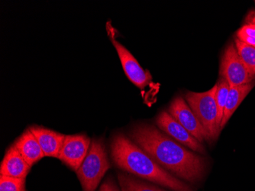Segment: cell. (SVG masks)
Here are the masks:
<instances>
[{
    "label": "cell",
    "mask_w": 255,
    "mask_h": 191,
    "mask_svg": "<svg viewBox=\"0 0 255 191\" xmlns=\"http://www.w3.org/2000/svg\"><path fill=\"white\" fill-rule=\"evenodd\" d=\"M131 140L170 173L189 182L200 181L206 171V159L190 152L160 129L149 124L134 126Z\"/></svg>",
    "instance_id": "cell-1"
},
{
    "label": "cell",
    "mask_w": 255,
    "mask_h": 191,
    "mask_svg": "<svg viewBox=\"0 0 255 191\" xmlns=\"http://www.w3.org/2000/svg\"><path fill=\"white\" fill-rule=\"evenodd\" d=\"M110 149L115 165L124 172L174 191H193L191 187L163 169L123 133L113 136Z\"/></svg>",
    "instance_id": "cell-2"
},
{
    "label": "cell",
    "mask_w": 255,
    "mask_h": 191,
    "mask_svg": "<svg viewBox=\"0 0 255 191\" xmlns=\"http://www.w3.org/2000/svg\"><path fill=\"white\" fill-rule=\"evenodd\" d=\"M110 168L104 142L102 139H93L85 159L76 172L84 191H95Z\"/></svg>",
    "instance_id": "cell-3"
},
{
    "label": "cell",
    "mask_w": 255,
    "mask_h": 191,
    "mask_svg": "<svg viewBox=\"0 0 255 191\" xmlns=\"http://www.w3.org/2000/svg\"><path fill=\"white\" fill-rule=\"evenodd\" d=\"M216 92L215 85L210 90L203 93L189 91L185 95V100L206 131L208 142L216 140L221 132L219 124Z\"/></svg>",
    "instance_id": "cell-4"
},
{
    "label": "cell",
    "mask_w": 255,
    "mask_h": 191,
    "mask_svg": "<svg viewBox=\"0 0 255 191\" xmlns=\"http://www.w3.org/2000/svg\"><path fill=\"white\" fill-rule=\"evenodd\" d=\"M219 77L224 78L230 87L255 81V76L249 72L239 57L235 43L229 44L223 52L219 67Z\"/></svg>",
    "instance_id": "cell-5"
},
{
    "label": "cell",
    "mask_w": 255,
    "mask_h": 191,
    "mask_svg": "<svg viewBox=\"0 0 255 191\" xmlns=\"http://www.w3.org/2000/svg\"><path fill=\"white\" fill-rule=\"evenodd\" d=\"M156 123L162 132L173 138L180 144L202 155L206 154L203 143L192 136L187 129L172 117L168 112L162 111L157 116Z\"/></svg>",
    "instance_id": "cell-6"
},
{
    "label": "cell",
    "mask_w": 255,
    "mask_h": 191,
    "mask_svg": "<svg viewBox=\"0 0 255 191\" xmlns=\"http://www.w3.org/2000/svg\"><path fill=\"white\" fill-rule=\"evenodd\" d=\"M90 144L91 139L86 135L66 136L58 159L77 172L88 153Z\"/></svg>",
    "instance_id": "cell-7"
},
{
    "label": "cell",
    "mask_w": 255,
    "mask_h": 191,
    "mask_svg": "<svg viewBox=\"0 0 255 191\" xmlns=\"http://www.w3.org/2000/svg\"><path fill=\"white\" fill-rule=\"evenodd\" d=\"M168 113L199 142L203 143L204 140L207 141L204 128L183 97H176L170 103Z\"/></svg>",
    "instance_id": "cell-8"
},
{
    "label": "cell",
    "mask_w": 255,
    "mask_h": 191,
    "mask_svg": "<svg viewBox=\"0 0 255 191\" xmlns=\"http://www.w3.org/2000/svg\"><path fill=\"white\" fill-rule=\"evenodd\" d=\"M113 46L118 53L123 70L128 78L139 89H144L152 80V77L147 70H144L137 62L135 57L114 36H110Z\"/></svg>",
    "instance_id": "cell-9"
},
{
    "label": "cell",
    "mask_w": 255,
    "mask_h": 191,
    "mask_svg": "<svg viewBox=\"0 0 255 191\" xmlns=\"http://www.w3.org/2000/svg\"><path fill=\"white\" fill-rule=\"evenodd\" d=\"M29 129L38 140L44 155L58 159L65 135L41 126H31Z\"/></svg>",
    "instance_id": "cell-10"
},
{
    "label": "cell",
    "mask_w": 255,
    "mask_h": 191,
    "mask_svg": "<svg viewBox=\"0 0 255 191\" xmlns=\"http://www.w3.org/2000/svg\"><path fill=\"white\" fill-rule=\"evenodd\" d=\"M31 166L21 156L14 145L10 146L4 155L0 165V174L2 176L25 179Z\"/></svg>",
    "instance_id": "cell-11"
},
{
    "label": "cell",
    "mask_w": 255,
    "mask_h": 191,
    "mask_svg": "<svg viewBox=\"0 0 255 191\" xmlns=\"http://www.w3.org/2000/svg\"><path fill=\"white\" fill-rule=\"evenodd\" d=\"M13 145L31 167L45 157L38 140L29 129L23 133Z\"/></svg>",
    "instance_id": "cell-12"
},
{
    "label": "cell",
    "mask_w": 255,
    "mask_h": 191,
    "mask_svg": "<svg viewBox=\"0 0 255 191\" xmlns=\"http://www.w3.org/2000/svg\"><path fill=\"white\" fill-rule=\"evenodd\" d=\"M255 81L239 86V87H230L229 95H228L227 102L225 106L224 114L221 123V131L224 129L229 119L234 114L239 105L245 100L247 95L250 93L251 90L255 87Z\"/></svg>",
    "instance_id": "cell-13"
},
{
    "label": "cell",
    "mask_w": 255,
    "mask_h": 191,
    "mask_svg": "<svg viewBox=\"0 0 255 191\" xmlns=\"http://www.w3.org/2000/svg\"><path fill=\"white\" fill-rule=\"evenodd\" d=\"M118 180L122 191H166L138 180L128 174L118 173Z\"/></svg>",
    "instance_id": "cell-14"
},
{
    "label": "cell",
    "mask_w": 255,
    "mask_h": 191,
    "mask_svg": "<svg viewBox=\"0 0 255 191\" xmlns=\"http://www.w3.org/2000/svg\"><path fill=\"white\" fill-rule=\"evenodd\" d=\"M236 38L239 41L255 47V11L252 10L248 14L245 23L236 31Z\"/></svg>",
    "instance_id": "cell-15"
},
{
    "label": "cell",
    "mask_w": 255,
    "mask_h": 191,
    "mask_svg": "<svg viewBox=\"0 0 255 191\" xmlns=\"http://www.w3.org/2000/svg\"><path fill=\"white\" fill-rule=\"evenodd\" d=\"M235 45L239 57L246 65L249 72L255 77V47L235 38Z\"/></svg>",
    "instance_id": "cell-16"
},
{
    "label": "cell",
    "mask_w": 255,
    "mask_h": 191,
    "mask_svg": "<svg viewBox=\"0 0 255 191\" xmlns=\"http://www.w3.org/2000/svg\"><path fill=\"white\" fill-rule=\"evenodd\" d=\"M216 86V104H217L219 124V126L221 127L222 119H223V114H224L225 106L227 102L230 86H229V83L222 77H219Z\"/></svg>",
    "instance_id": "cell-17"
},
{
    "label": "cell",
    "mask_w": 255,
    "mask_h": 191,
    "mask_svg": "<svg viewBox=\"0 0 255 191\" xmlns=\"http://www.w3.org/2000/svg\"><path fill=\"white\" fill-rule=\"evenodd\" d=\"M25 179L0 177V191H25Z\"/></svg>",
    "instance_id": "cell-18"
},
{
    "label": "cell",
    "mask_w": 255,
    "mask_h": 191,
    "mask_svg": "<svg viewBox=\"0 0 255 191\" xmlns=\"http://www.w3.org/2000/svg\"><path fill=\"white\" fill-rule=\"evenodd\" d=\"M99 191H120L117 187V184L111 178H108L102 185Z\"/></svg>",
    "instance_id": "cell-19"
}]
</instances>
